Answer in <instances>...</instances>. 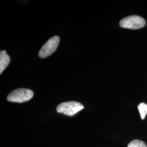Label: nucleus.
Here are the masks:
<instances>
[{"instance_id": "nucleus-1", "label": "nucleus", "mask_w": 147, "mask_h": 147, "mask_svg": "<svg viewBox=\"0 0 147 147\" xmlns=\"http://www.w3.org/2000/svg\"><path fill=\"white\" fill-rule=\"evenodd\" d=\"M33 95V92L31 89L19 88L11 92L8 95L7 100L10 102L21 103L31 99Z\"/></svg>"}, {"instance_id": "nucleus-2", "label": "nucleus", "mask_w": 147, "mask_h": 147, "mask_svg": "<svg viewBox=\"0 0 147 147\" xmlns=\"http://www.w3.org/2000/svg\"><path fill=\"white\" fill-rule=\"evenodd\" d=\"M145 25V20L141 16H129L123 19L119 22L120 26L131 30L141 28Z\"/></svg>"}, {"instance_id": "nucleus-3", "label": "nucleus", "mask_w": 147, "mask_h": 147, "mask_svg": "<svg viewBox=\"0 0 147 147\" xmlns=\"http://www.w3.org/2000/svg\"><path fill=\"white\" fill-rule=\"evenodd\" d=\"M84 107L81 103L76 101L64 102L60 104L57 107L58 113H63L69 116H73L80 111L84 109Z\"/></svg>"}, {"instance_id": "nucleus-4", "label": "nucleus", "mask_w": 147, "mask_h": 147, "mask_svg": "<svg viewBox=\"0 0 147 147\" xmlns=\"http://www.w3.org/2000/svg\"><path fill=\"white\" fill-rule=\"evenodd\" d=\"M59 42V37L54 36L47 40L40 49L39 53V56L42 58L47 57L51 55L58 47Z\"/></svg>"}, {"instance_id": "nucleus-5", "label": "nucleus", "mask_w": 147, "mask_h": 147, "mask_svg": "<svg viewBox=\"0 0 147 147\" xmlns=\"http://www.w3.org/2000/svg\"><path fill=\"white\" fill-rule=\"evenodd\" d=\"M11 59L9 56L7 54L5 50H2L0 52V74L2 73L9 64Z\"/></svg>"}, {"instance_id": "nucleus-6", "label": "nucleus", "mask_w": 147, "mask_h": 147, "mask_svg": "<svg viewBox=\"0 0 147 147\" xmlns=\"http://www.w3.org/2000/svg\"><path fill=\"white\" fill-rule=\"evenodd\" d=\"M138 109L140 112L142 119H144L147 115V105L144 102H142L138 106Z\"/></svg>"}, {"instance_id": "nucleus-7", "label": "nucleus", "mask_w": 147, "mask_h": 147, "mask_svg": "<svg viewBox=\"0 0 147 147\" xmlns=\"http://www.w3.org/2000/svg\"><path fill=\"white\" fill-rule=\"evenodd\" d=\"M127 147H147V144L142 141L134 140L129 143Z\"/></svg>"}]
</instances>
